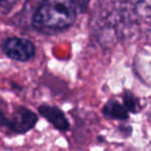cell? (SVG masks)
Segmentation results:
<instances>
[{
    "label": "cell",
    "instance_id": "6da1fadb",
    "mask_svg": "<svg viewBox=\"0 0 151 151\" xmlns=\"http://www.w3.org/2000/svg\"><path fill=\"white\" fill-rule=\"evenodd\" d=\"M82 9L78 0H42L32 16L34 30L46 35L66 31Z\"/></svg>",
    "mask_w": 151,
    "mask_h": 151
},
{
    "label": "cell",
    "instance_id": "7a4b0ae2",
    "mask_svg": "<svg viewBox=\"0 0 151 151\" xmlns=\"http://www.w3.org/2000/svg\"><path fill=\"white\" fill-rule=\"evenodd\" d=\"M38 121V117L28 108L19 106L12 114L0 110V126L17 134H24L30 132Z\"/></svg>",
    "mask_w": 151,
    "mask_h": 151
},
{
    "label": "cell",
    "instance_id": "3957f363",
    "mask_svg": "<svg viewBox=\"0 0 151 151\" xmlns=\"http://www.w3.org/2000/svg\"><path fill=\"white\" fill-rule=\"evenodd\" d=\"M2 50L9 58L20 62L29 61L35 56V46L30 40L12 36L3 42Z\"/></svg>",
    "mask_w": 151,
    "mask_h": 151
},
{
    "label": "cell",
    "instance_id": "277c9868",
    "mask_svg": "<svg viewBox=\"0 0 151 151\" xmlns=\"http://www.w3.org/2000/svg\"><path fill=\"white\" fill-rule=\"evenodd\" d=\"M38 113L44 117L55 129L65 132L70 128V123L67 119L65 113L57 106L53 105H40L38 107Z\"/></svg>",
    "mask_w": 151,
    "mask_h": 151
},
{
    "label": "cell",
    "instance_id": "5b68a950",
    "mask_svg": "<svg viewBox=\"0 0 151 151\" xmlns=\"http://www.w3.org/2000/svg\"><path fill=\"white\" fill-rule=\"evenodd\" d=\"M130 19L151 25V0H123Z\"/></svg>",
    "mask_w": 151,
    "mask_h": 151
},
{
    "label": "cell",
    "instance_id": "8992f818",
    "mask_svg": "<svg viewBox=\"0 0 151 151\" xmlns=\"http://www.w3.org/2000/svg\"><path fill=\"white\" fill-rule=\"evenodd\" d=\"M101 114L105 118L117 121H127L129 118V112L125 109L123 104L117 99H109L104 105Z\"/></svg>",
    "mask_w": 151,
    "mask_h": 151
},
{
    "label": "cell",
    "instance_id": "52a82bcc",
    "mask_svg": "<svg viewBox=\"0 0 151 151\" xmlns=\"http://www.w3.org/2000/svg\"><path fill=\"white\" fill-rule=\"evenodd\" d=\"M122 104L125 109L129 112V114H138L143 109L141 99L134 92L127 89H125L122 93Z\"/></svg>",
    "mask_w": 151,
    "mask_h": 151
},
{
    "label": "cell",
    "instance_id": "ba28073f",
    "mask_svg": "<svg viewBox=\"0 0 151 151\" xmlns=\"http://www.w3.org/2000/svg\"><path fill=\"white\" fill-rule=\"evenodd\" d=\"M19 0H0V11L7 12L11 11L18 3Z\"/></svg>",
    "mask_w": 151,
    "mask_h": 151
},
{
    "label": "cell",
    "instance_id": "9c48e42d",
    "mask_svg": "<svg viewBox=\"0 0 151 151\" xmlns=\"http://www.w3.org/2000/svg\"><path fill=\"white\" fill-rule=\"evenodd\" d=\"M119 132L124 138H128L132 134V127L129 124H122V125L119 126Z\"/></svg>",
    "mask_w": 151,
    "mask_h": 151
}]
</instances>
